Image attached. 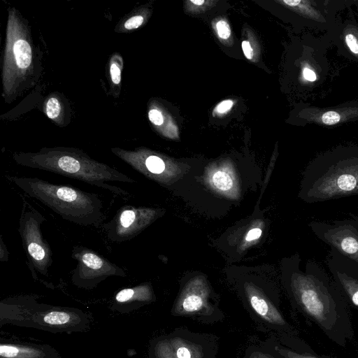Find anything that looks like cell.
<instances>
[{
    "label": "cell",
    "instance_id": "31",
    "mask_svg": "<svg viewBox=\"0 0 358 358\" xmlns=\"http://www.w3.org/2000/svg\"><path fill=\"white\" fill-rule=\"evenodd\" d=\"M168 346L165 345L162 349V353L163 355L166 357L167 358H176L172 348L171 350V352H168Z\"/></svg>",
    "mask_w": 358,
    "mask_h": 358
},
{
    "label": "cell",
    "instance_id": "19",
    "mask_svg": "<svg viewBox=\"0 0 358 358\" xmlns=\"http://www.w3.org/2000/svg\"><path fill=\"white\" fill-rule=\"evenodd\" d=\"M61 111V105L59 101L56 98H50L45 106V112L47 115L50 119L57 117Z\"/></svg>",
    "mask_w": 358,
    "mask_h": 358
},
{
    "label": "cell",
    "instance_id": "9",
    "mask_svg": "<svg viewBox=\"0 0 358 358\" xmlns=\"http://www.w3.org/2000/svg\"><path fill=\"white\" fill-rule=\"evenodd\" d=\"M327 264L332 279L347 302L358 309V264L331 249Z\"/></svg>",
    "mask_w": 358,
    "mask_h": 358
},
{
    "label": "cell",
    "instance_id": "7",
    "mask_svg": "<svg viewBox=\"0 0 358 358\" xmlns=\"http://www.w3.org/2000/svg\"><path fill=\"white\" fill-rule=\"evenodd\" d=\"M313 233L342 255L358 264V217L336 220L332 222L313 221Z\"/></svg>",
    "mask_w": 358,
    "mask_h": 358
},
{
    "label": "cell",
    "instance_id": "1",
    "mask_svg": "<svg viewBox=\"0 0 358 358\" xmlns=\"http://www.w3.org/2000/svg\"><path fill=\"white\" fill-rule=\"evenodd\" d=\"M290 289L299 308L332 341L345 347L354 336L348 303L332 278L317 264L310 262L306 271L291 275Z\"/></svg>",
    "mask_w": 358,
    "mask_h": 358
},
{
    "label": "cell",
    "instance_id": "3",
    "mask_svg": "<svg viewBox=\"0 0 358 358\" xmlns=\"http://www.w3.org/2000/svg\"><path fill=\"white\" fill-rule=\"evenodd\" d=\"M15 159L20 165L76 179L121 196H129V193L110 182H136L118 170L73 150H52L38 154H20Z\"/></svg>",
    "mask_w": 358,
    "mask_h": 358
},
{
    "label": "cell",
    "instance_id": "5",
    "mask_svg": "<svg viewBox=\"0 0 358 358\" xmlns=\"http://www.w3.org/2000/svg\"><path fill=\"white\" fill-rule=\"evenodd\" d=\"M45 221V217L24 200L18 231L34 277H36V272L47 275L52 264L51 248L41 231Z\"/></svg>",
    "mask_w": 358,
    "mask_h": 358
},
{
    "label": "cell",
    "instance_id": "22",
    "mask_svg": "<svg viewBox=\"0 0 358 358\" xmlns=\"http://www.w3.org/2000/svg\"><path fill=\"white\" fill-rule=\"evenodd\" d=\"M143 22V17L141 15H136L127 20L124 23V28L127 29H134L140 27Z\"/></svg>",
    "mask_w": 358,
    "mask_h": 358
},
{
    "label": "cell",
    "instance_id": "26",
    "mask_svg": "<svg viewBox=\"0 0 358 358\" xmlns=\"http://www.w3.org/2000/svg\"><path fill=\"white\" fill-rule=\"evenodd\" d=\"M232 106L233 101L231 100H224L217 106L215 110L218 113H224L229 110Z\"/></svg>",
    "mask_w": 358,
    "mask_h": 358
},
{
    "label": "cell",
    "instance_id": "12",
    "mask_svg": "<svg viewBox=\"0 0 358 358\" xmlns=\"http://www.w3.org/2000/svg\"><path fill=\"white\" fill-rule=\"evenodd\" d=\"M151 298V287L147 284L122 289L119 291L115 296V299L118 303H128L134 301H147L150 300Z\"/></svg>",
    "mask_w": 358,
    "mask_h": 358
},
{
    "label": "cell",
    "instance_id": "20",
    "mask_svg": "<svg viewBox=\"0 0 358 358\" xmlns=\"http://www.w3.org/2000/svg\"><path fill=\"white\" fill-rule=\"evenodd\" d=\"M216 29L218 36L222 39H227L231 35L230 27L224 20H220L217 22Z\"/></svg>",
    "mask_w": 358,
    "mask_h": 358
},
{
    "label": "cell",
    "instance_id": "24",
    "mask_svg": "<svg viewBox=\"0 0 358 358\" xmlns=\"http://www.w3.org/2000/svg\"><path fill=\"white\" fill-rule=\"evenodd\" d=\"M150 120L155 125H161L164 119L160 111L156 109H152L148 113Z\"/></svg>",
    "mask_w": 358,
    "mask_h": 358
},
{
    "label": "cell",
    "instance_id": "6",
    "mask_svg": "<svg viewBox=\"0 0 358 358\" xmlns=\"http://www.w3.org/2000/svg\"><path fill=\"white\" fill-rule=\"evenodd\" d=\"M71 257L77 262L71 280L80 287L92 288L108 277L127 275L122 268L85 246L75 245Z\"/></svg>",
    "mask_w": 358,
    "mask_h": 358
},
{
    "label": "cell",
    "instance_id": "33",
    "mask_svg": "<svg viewBox=\"0 0 358 358\" xmlns=\"http://www.w3.org/2000/svg\"><path fill=\"white\" fill-rule=\"evenodd\" d=\"M191 2L194 3V4H196V5H197V6H200V5L203 4L205 2V1H203V0H192Z\"/></svg>",
    "mask_w": 358,
    "mask_h": 358
},
{
    "label": "cell",
    "instance_id": "27",
    "mask_svg": "<svg viewBox=\"0 0 358 358\" xmlns=\"http://www.w3.org/2000/svg\"><path fill=\"white\" fill-rule=\"evenodd\" d=\"M9 252L8 248L3 241V237L0 236V261L8 262Z\"/></svg>",
    "mask_w": 358,
    "mask_h": 358
},
{
    "label": "cell",
    "instance_id": "13",
    "mask_svg": "<svg viewBox=\"0 0 358 358\" xmlns=\"http://www.w3.org/2000/svg\"><path fill=\"white\" fill-rule=\"evenodd\" d=\"M40 352L31 348H23L9 344L0 345V355L3 358H38Z\"/></svg>",
    "mask_w": 358,
    "mask_h": 358
},
{
    "label": "cell",
    "instance_id": "11",
    "mask_svg": "<svg viewBox=\"0 0 358 358\" xmlns=\"http://www.w3.org/2000/svg\"><path fill=\"white\" fill-rule=\"evenodd\" d=\"M206 304L204 292L191 288L184 292L178 301L177 309L181 314L195 313L201 311Z\"/></svg>",
    "mask_w": 358,
    "mask_h": 358
},
{
    "label": "cell",
    "instance_id": "15",
    "mask_svg": "<svg viewBox=\"0 0 358 358\" xmlns=\"http://www.w3.org/2000/svg\"><path fill=\"white\" fill-rule=\"evenodd\" d=\"M211 182L213 185L220 191L230 189L234 184V180L230 173L221 170L213 174Z\"/></svg>",
    "mask_w": 358,
    "mask_h": 358
},
{
    "label": "cell",
    "instance_id": "2",
    "mask_svg": "<svg viewBox=\"0 0 358 358\" xmlns=\"http://www.w3.org/2000/svg\"><path fill=\"white\" fill-rule=\"evenodd\" d=\"M8 179L66 221L96 228L103 224V202L96 194L36 177L11 176Z\"/></svg>",
    "mask_w": 358,
    "mask_h": 358
},
{
    "label": "cell",
    "instance_id": "8",
    "mask_svg": "<svg viewBox=\"0 0 358 358\" xmlns=\"http://www.w3.org/2000/svg\"><path fill=\"white\" fill-rule=\"evenodd\" d=\"M157 215L155 209L127 205L119 208L112 220L101 227L110 241L120 243L136 236Z\"/></svg>",
    "mask_w": 358,
    "mask_h": 358
},
{
    "label": "cell",
    "instance_id": "23",
    "mask_svg": "<svg viewBox=\"0 0 358 358\" xmlns=\"http://www.w3.org/2000/svg\"><path fill=\"white\" fill-rule=\"evenodd\" d=\"M345 42L352 52L358 54V41L353 34H347L345 36Z\"/></svg>",
    "mask_w": 358,
    "mask_h": 358
},
{
    "label": "cell",
    "instance_id": "4",
    "mask_svg": "<svg viewBox=\"0 0 358 358\" xmlns=\"http://www.w3.org/2000/svg\"><path fill=\"white\" fill-rule=\"evenodd\" d=\"M301 195L309 203L358 196V159L313 162L303 174Z\"/></svg>",
    "mask_w": 358,
    "mask_h": 358
},
{
    "label": "cell",
    "instance_id": "28",
    "mask_svg": "<svg viewBox=\"0 0 358 358\" xmlns=\"http://www.w3.org/2000/svg\"><path fill=\"white\" fill-rule=\"evenodd\" d=\"M242 49L247 59H251L253 57V50L249 41H244L242 42Z\"/></svg>",
    "mask_w": 358,
    "mask_h": 358
},
{
    "label": "cell",
    "instance_id": "25",
    "mask_svg": "<svg viewBox=\"0 0 358 358\" xmlns=\"http://www.w3.org/2000/svg\"><path fill=\"white\" fill-rule=\"evenodd\" d=\"M112 81L115 84H119L121 80V72L119 66L116 64H112L110 69Z\"/></svg>",
    "mask_w": 358,
    "mask_h": 358
},
{
    "label": "cell",
    "instance_id": "18",
    "mask_svg": "<svg viewBox=\"0 0 358 358\" xmlns=\"http://www.w3.org/2000/svg\"><path fill=\"white\" fill-rule=\"evenodd\" d=\"M278 351L283 358H328L317 356L314 352H298L287 348H278Z\"/></svg>",
    "mask_w": 358,
    "mask_h": 358
},
{
    "label": "cell",
    "instance_id": "17",
    "mask_svg": "<svg viewBox=\"0 0 358 358\" xmlns=\"http://www.w3.org/2000/svg\"><path fill=\"white\" fill-rule=\"evenodd\" d=\"M172 350L176 358H197L195 351L182 341L172 342Z\"/></svg>",
    "mask_w": 358,
    "mask_h": 358
},
{
    "label": "cell",
    "instance_id": "14",
    "mask_svg": "<svg viewBox=\"0 0 358 358\" xmlns=\"http://www.w3.org/2000/svg\"><path fill=\"white\" fill-rule=\"evenodd\" d=\"M13 53L17 65L20 69L27 68L31 62V49L27 41L17 40L13 45Z\"/></svg>",
    "mask_w": 358,
    "mask_h": 358
},
{
    "label": "cell",
    "instance_id": "29",
    "mask_svg": "<svg viewBox=\"0 0 358 358\" xmlns=\"http://www.w3.org/2000/svg\"><path fill=\"white\" fill-rule=\"evenodd\" d=\"M262 235V230L259 228H255L250 230L245 236V240L247 241H254L257 239Z\"/></svg>",
    "mask_w": 358,
    "mask_h": 358
},
{
    "label": "cell",
    "instance_id": "16",
    "mask_svg": "<svg viewBox=\"0 0 358 358\" xmlns=\"http://www.w3.org/2000/svg\"><path fill=\"white\" fill-rule=\"evenodd\" d=\"M71 320V315L64 311H51L43 317L44 322L51 325H62L67 324Z\"/></svg>",
    "mask_w": 358,
    "mask_h": 358
},
{
    "label": "cell",
    "instance_id": "21",
    "mask_svg": "<svg viewBox=\"0 0 358 358\" xmlns=\"http://www.w3.org/2000/svg\"><path fill=\"white\" fill-rule=\"evenodd\" d=\"M341 120L340 115L336 111H327L322 116V121L327 125H332L338 123Z\"/></svg>",
    "mask_w": 358,
    "mask_h": 358
},
{
    "label": "cell",
    "instance_id": "30",
    "mask_svg": "<svg viewBox=\"0 0 358 358\" xmlns=\"http://www.w3.org/2000/svg\"><path fill=\"white\" fill-rule=\"evenodd\" d=\"M303 76L304 78L308 81L313 82L317 79L315 73L308 67L303 69Z\"/></svg>",
    "mask_w": 358,
    "mask_h": 358
},
{
    "label": "cell",
    "instance_id": "10",
    "mask_svg": "<svg viewBox=\"0 0 358 358\" xmlns=\"http://www.w3.org/2000/svg\"><path fill=\"white\" fill-rule=\"evenodd\" d=\"M246 292L251 307L259 316L271 324H286L280 313L258 290L249 286Z\"/></svg>",
    "mask_w": 358,
    "mask_h": 358
},
{
    "label": "cell",
    "instance_id": "32",
    "mask_svg": "<svg viewBox=\"0 0 358 358\" xmlns=\"http://www.w3.org/2000/svg\"><path fill=\"white\" fill-rule=\"evenodd\" d=\"M283 2L290 6H296L299 4L301 1L297 0H289V1H283Z\"/></svg>",
    "mask_w": 358,
    "mask_h": 358
}]
</instances>
